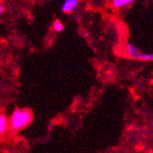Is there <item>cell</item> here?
<instances>
[{"instance_id": "2", "label": "cell", "mask_w": 153, "mask_h": 153, "mask_svg": "<svg viewBox=\"0 0 153 153\" xmlns=\"http://www.w3.org/2000/svg\"><path fill=\"white\" fill-rule=\"evenodd\" d=\"M123 54L129 58L143 61H153V53H143L135 45L130 42L125 43L123 47Z\"/></svg>"}, {"instance_id": "3", "label": "cell", "mask_w": 153, "mask_h": 153, "mask_svg": "<svg viewBox=\"0 0 153 153\" xmlns=\"http://www.w3.org/2000/svg\"><path fill=\"white\" fill-rule=\"evenodd\" d=\"M78 3H79V0H65L64 3L62 4L61 10L62 11L66 13L71 12L75 10Z\"/></svg>"}, {"instance_id": "6", "label": "cell", "mask_w": 153, "mask_h": 153, "mask_svg": "<svg viewBox=\"0 0 153 153\" xmlns=\"http://www.w3.org/2000/svg\"><path fill=\"white\" fill-rule=\"evenodd\" d=\"M53 28H54V30L56 32H61L64 28V25L60 21L56 20V21H55L54 24H53Z\"/></svg>"}, {"instance_id": "1", "label": "cell", "mask_w": 153, "mask_h": 153, "mask_svg": "<svg viewBox=\"0 0 153 153\" xmlns=\"http://www.w3.org/2000/svg\"><path fill=\"white\" fill-rule=\"evenodd\" d=\"M32 121V113L27 109H16L10 117V128L13 131H18L28 126Z\"/></svg>"}, {"instance_id": "4", "label": "cell", "mask_w": 153, "mask_h": 153, "mask_svg": "<svg viewBox=\"0 0 153 153\" xmlns=\"http://www.w3.org/2000/svg\"><path fill=\"white\" fill-rule=\"evenodd\" d=\"M9 127H10V124H9L8 118L6 117V116L0 114V134H5Z\"/></svg>"}, {"instance_id": "5", "label": "cell", "mask_w": 153, "mask_h": 153, "mask_svg": "<svg viewBox=\"0 0 153 153\" xmlns=\"http://www.w3.org/2000/svg\"><path fill=\"white\" fill-rule=\"evenodd\" d=\"M134 0H112V5L114 8H121L124 6L130 5Z\"/></svg>"}, {"instance_id": "7", "label": "cell", "mask_w": 153, "mask_h": 153, "mask_svg": "<svg viewBox=\"0 0 153 153\" xmlns=\"http://www.w3.org/2000/svg\"><path fill=\"white\" fill-rule=\"evenodd\" d=\"M5 11V8H4V6L2 5V4H0V14L1 13H3Z\"/></svg>"}]
</instances>
